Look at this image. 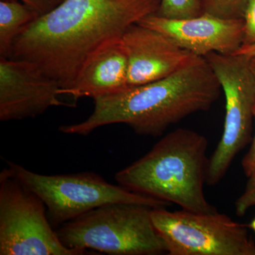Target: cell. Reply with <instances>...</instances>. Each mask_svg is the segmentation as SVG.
I'll return each instance as SVG.
<instances>
[{"label": "cell", "mask_w": 255, "mask_h": 255, "mask_svg": "<svg viewBox=\"0 0 255 255\" xmlns=\"http://www.w3.org/2000/svg\"><path fill=\"white\" fill-rule=\"evenodd\" d=\"M161 0H65L28 24L11 58L36 63L60 87L68 86L89 55L104 42L155 14Z\"/></svg>", "instance_id": "1"}, {"label": "cell", "mask_w": 255, "mask_h": 255, "mask_svg": "<svg viewBox=\"0 0 255 255\" xmlns=\"http://www.w3.org/2000/svg\"><path fill=\"white\" fill-rule=\"evenodd\" d=\"M222 91L204 57L165 78L94 98L91 115L78 124L61 126L60 132L87 135L104 126L124 124L135 133L158 137L189 116L206 112Z\"/></svg>", "instance_id": "2"}, {"label": "cell", "mask_w": 255, "mask_h": 255, "mask_svg": "<svg viewBox=\"0 0 255 255\" xmlns=\"http://www.w3.org/2000/svg\"><path fill=\"white\" fill-rule=\"evenodd\" d=\"M208 146L202 134L184 128L175 129L145 155L117 172L116 181L128 190L182 209L216 212L204 194Z\"/></svg>", "instance_id": "3"}, {"label": "cell", "mask_w": 255, "mask_h": 255, "mask_svg": "<svg viewBox=\"0 0 255 255\" xmlns=\"http://www.w3.org/2000/svg\"><path fill=\"white\" fill-rule=\"evenodd\" d=\"M153 208L132 203L100 206L58 227L60 241L70 249L111 255H158L167 253L156 231Z\"/></svg>", "instance_id": "4"}, {"label": "cell", "mask_w": 255, "mask_h": 255, "mask_svg": "<svg viewBox=\"0 0 255 255\" xmlns=\"http://www.w3.org/2000/svg\"><path fill=\"white\" fill-rule=\"evenodd\" d=\"M6 163L18 179L41 198L53 227H60L88 211L113 203H132L152 208L170 206L128 190L120 184H110L92 172L45 175L20 164Z\"/></svg>", "instance_id": "5"}, {"label": "cell", "mask_w": 255, "mask_h": 255, "mask_svg": "<svg viewBox=\"0 0 255 255\" xmlns=\"http://www.w3.org/2000/svg\"><path fill=\"white\" fill-rule=\"evenodd\" d=\"M60 241L41 198L9 167L0 172V255H84Z\"/></svg>", "instance_id": "6"}, {"label": "cell", "mask_w": 255, "mask_h": 255, "mask_svg": "<svg viewBox=\"0 0 255 255\" xmlns=\"http://www.w3.org/2000/svg\"><path fill=\"white\" fill-rule=\"evenodd\" d=\"M204 58L219 80L226 99L222 136L209 158L206 176V184L214 186L221 182L236 156L251 140L255 120V80L250 57L211 53Z\"/></svg>", "instance_id": "7"}, {"label": "cell", "mask_w": 255, "mask_h": 255, "mask_svg": "<svg viewBox=\"0 0 255 255\" xmlns=\"http://www.w3.org/2000/svg\"><path fill=\"white\" fill-rule=\"evenodd\" d=\"M151 218L169 255H255L246 226L219 211L153 208Z\"/></svg>", "instance_id": "8"}, {"label": "cell", "mask_w": 255, "mask_h": 255, "mask_svg": "<svg viewBox=\"0 0 255 255\" xmlns=\"http://www.w3.org/2000/svg\"><path fill=\"white\" fill-rule=\"evenodd\" d=\"M60 87L33 62L1 57L0 121L35 118L53 107H75L60 100Z\"/></svg>", "instance_id": "9"}, {"label": "cell", "mask_w": 255, "mask_h": 255, "mask_svg": "<svg viewBox=\"0 0 255 255\" xmlns=\"http://www.w3.org/2000/svg\"><path fill=\"white\" fill-rule=\"evenodd\" d=\"M164 33L193 55L234 54L243 44L244 19H225L203 13L185 19H168L155 14L137 22Z\"/></svg>", "instance_id": "10"}, {"label": "cell", "mask_w": 255, "mask_h": 255, "mask_svg": "<svg viewBox=\"0 0 255 255\" xmlns=\"http://www.w3.org/2000/svg\"><path fill=\"white\" fill-rule=\"evenodd\" d=\"M128 60V85L137 86L172 75L196 55L164 33L136 23L122 36Z\"/></svg>", "instance_id": "11"}, {"label": "cell", "mask_w": 255, "mask_h": 255, "mask_svg": "<svg viewBox=\"0 0 255 255\" xmlns=\"http://www.w3.org/2000/svg\"><path fill=\"white\" fill-rule=\"evenodd\" d=\"M128 85V60L121 38H111L87 56L73 82L60 87L59 95L95 97L120 91Z\"/></svg>", "instance_id": "12"}, {"label": "cell", "mask_w": 255, "mask_h": 255, "mask_svg": "<svg viewBox=\"0 0 255 255\" xmlns=\"http://www.w3.org/2000/svg\"><path fill=\"white\" fill-rule=\"evenodd\" d=\"M39 15L17 0L0 1V55L10 58L15 39Z\"/></svg>", "instance_id": "13"}, {"label": "cell", "mask_w": 255, "mask_h": 255, "mask_svg": "<svg viewBox=\"0 0 255 255\" xmlns=\"http://www.w3.org/2000/svg\"><path fill=\"white\" fill-rule=\"evenodd\" d=\"M203 13L200 0H161L155 14L168 19H185Z\"/></svg>", "instance_id": "14"}, {"label": "cell", "mask_w": 255, "mask_h": 255, "mask_svg": "<svg viewBox=\"0 0 255 255\" xmlns=\"http://www.w3.org/2000/svg\"><path fill=\"white\" fill-rule=\"evenodd\" d=\"M204 13L225 18H243L248 0H200Z\"/></svg>", "instance_id": "15"}, {"label": "cell", "mask_w": 255, "mask_h": 255, "mask_svg": "<svg viewBox=\"0 0 255 255\" xmlns=\"http://www.w3.org/2000/svg\"><path fill=\"white\" fill-rule=\"evenodd\" d=\"M248 178L244 191L235 203L236 214L240 216H244L248 210L255 206V175Z\"/></svg>", "instance_id": "16"}, {"label": "cell", "mask_w": 255, "mask_h": 255, "mask_svg": "<svg viewBox=\"0 0 255 255\" xmlns=\"http://www.w3.org/2000/svg\"><path fill=\"white\" fill-rule=\"evenodd\" d=\"M244 40L243 45L255 43V0H248L244 16Z\"/></svg>", "instance_id": "17"}, {"label": "cell", "mask_w": 255, "mask_h": 255, "mask_svg": "<svg viewBox=\"0 0 255 255\" xmlns=\"http://www.w3.org/2000/svg\"><path fill=\"white\" fill-rule=\"evenodd\" d=\"M19 1L41 16L54 9L65 0H19Z\"/></svg>", "instance_id": "18"}, {"label": "cell", "mask_w": 255, "mask_h": 255, "mask_svg": "<svg viewBox=\"0 0 255 255\" xmlns=\"http://www.w3.org/2000/svg\"><path fill=\"white\" fill-rule=\"evenodd\" d=\"M255 135L251 148L242 160V167L247 177L255 175Z\"/></svg>", "instance_id": "19"}, {"label": "cell", "mask_w": 255, "mask_h": 255, "mask_svg": "<svg viewBox=\"0 0 255 255\" xmlns=\"http://www.w3.org/2000/svg\"><path fill=\"white\" fill-rule=\"evenodd\" d=\"M234 54L244 55L250 58L255 57V43L251 45H243Z\"/></svg>", "instance_id": "20"}, {"label": "cell", "mask_w": 255, "mask_h": 255, "mask_svg": "<svg viewBox=\"0 0 255 255\" xmlns=\"http://www.w3.org/2000/svg\"><path fill=\"white\" fill-rule=\"evenodd\" d=\"M251 65L252 72H253V76H254L255 80V57H253V58H251Z\"/></svg>", "instance_id": "21"}, {"label": "cell", "mask_w": 255, "mask_h": 255, "mask_svg": "<svg viewBox=\"0 0 255 255\" xmlns=\"http://www.w3.org/2000/svg\"><path fill=\"white\" fill-rule=\"evenodd\" d=\"M251 226L252 229H253V231H254L255 232V219L253 220V221H252V223H251V226Z\"/></svg>", "instance_id": "22"}]
</instances>
